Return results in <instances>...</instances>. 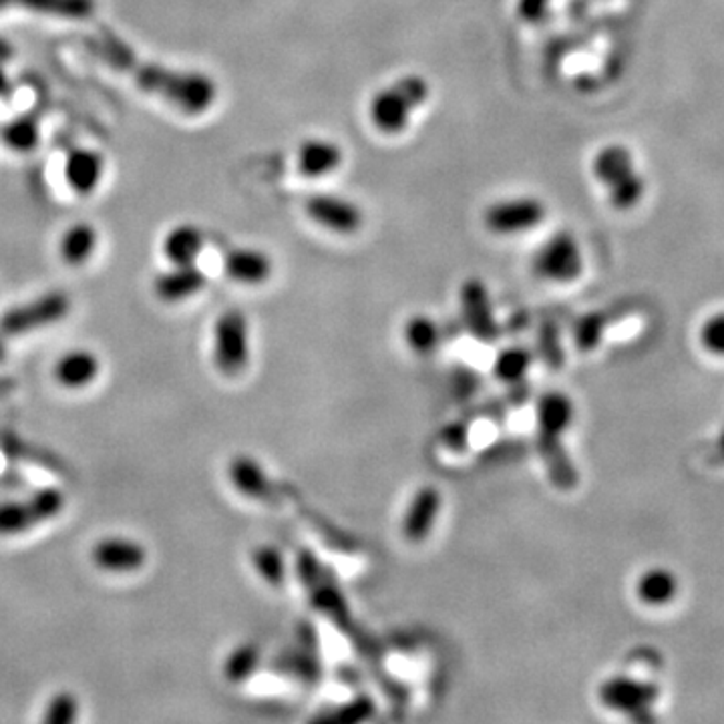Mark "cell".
<instances>
[{"label": "cell", "instance_id": "cell-12", "mask_svg": "<svg viewBox=\"0 0 724 724\" xmlns=\"http://www.w3.org/2000/svg\"><path fill=\"white\" fill-rule=\"evenodd\" d=\"M305 207L308 217L317 222L320 228L331 229L341 236H353L365 224L363 210L351 200H344L339 195L318 193L308 198Z\"/></svg>", "mask_w": 724, "mask_h": 724}, {"label": "cell", "instance_id": "cell-4", "mask_svg": "<svg viewBox=\"0 0 724 724\" xmlns=\"http://www.w3.org/2000/svg\"><path fill=\"white\" fill-rule=\"evenodd\" d=\"M67 496L57 487L38 489L25 501L0 503V537L23 535L45 521H51L63 511Z\"/></svg>", "mask_w": 724, "mask_h": 724}, {"label": "cell", "instance_id": "cell-1", "mask_svg": "<svg viewBox=\"0 0 724 724\" xmlns=\"http://www.w3.org/2000/svg\"><path fill=\"white\" fill-rule=\"evenodd\" d=\"M87 49L117 73L128 75L141 91L159 97L186 115L205 114L216 103L217 87L212 76L143 59L111 31L90 38Z\"/></svg>", "mask_w": 724, "mask_h": 724}, {"label": "cell", "instance_id": "cell-31", "mask_svg": "<svg viewBox=\"0 0 724 724\" xmlns=\"http://www.w3.org/2000/svg\"><path fill=\"white\" fill-rule=\"evenodd\" d=\"M377 711L375 700L369 695H358L355 699L346 700L343 704L334 707L331 712H324L317 719V723L324 724H358L369 721Z\"/></svg>", "mask_w": 724, "mask_h": 724}, {"label": "cell", "instance_id": "cell-13", "mask_svg": "<svg viewBox=\"0 0 724 724\" xmlns=\"http://www.w3.org/2000/svg\"><path fill=\"white\" fill-rule=\"evenodd\" d=\"M102 360L93 351L73 348L59 356L52 365V379L64 391H83L99 379Z\"/></svg>", "mask_w": 724, "mask_h": 724}, {"label": "cell", "instance_id": "cell-25", "mask_svg": "<svg viewBox=\"0 0 724 724\" xmlns=\"http://www.w3.org/2000/svg\"><path fill=\"white\" fill-rule=\"evenodd\" d=\"M97 229L90 224H75L64 232L59 241V256L67 266L87 264L97 250Z\"/></svg>", "mask_w": 724, "mask_h": 724}, {"label": "cell", "instance_id": "cell-21", "mask_svg": "<svg viewBox=\"0 0 724 724\" xmlns=\"http://www.w3.org/2000/svg\"><path fill=\"white\" fill-rule=\"evenodd\" d=\"M21 9L61 21H87L93 16L95 0H0V11Z\"/></svg>", "mask_w": 724, "mask_h": 724}, {"label": "cell", "instance_id": "cell-26", "mask_svg": "<svg viewBox=\"0 0 724 724\" xmlns=\"http://www.w3.org/2000/svg\"><path fill=\"white\" fill-rule=\"evenodd\" d=\"M403 339L411 353L432 356L443 343V332L437 320L427 314H413L403 327Z\"/></svg>", "mask_w": 724, "mask_h": 724}, {"label": "cell", "instance_id": "cell-33", "mask_svg": "<svg viewBox=\"0 0 724 724\" xmlns=\"http://www.w3.org/2000/svg\"><path fill=\"white\" fill-rule=\"evenodd\" d=\"M644 193H646V179L642 178L638 171H632L630 176H626L608 188V200L616 210L626 212L640 204Z\"/></svg>", "mask_w": 724, "mask_h": 724}, {"label": "cell", "instance_id": "cell-5", "mask_svg": "<svg viewBox=\"0 0 724 724\" xmlns=\"http://www.w3.org/2000/svg\"><path fill=\"white\" fill-rule=\"evenodd\" d=\"M71 312V298L64 293H47L31 302L14 306L0 318L2 336H23L59 324Z\"/></svg>", "mask_w": 724, "mask_h": 724}, {"label": "cell", "instance_id": "cell-28", "mask_svg": "<svg viewBox=\"0 0 724 724\" xmlns=\"http://www.w3.org/2000/svg\"><path fill=\"white\" fill-rule=\"evenodd\" d=\"M262 650L254 642H241L236 649L229 650L228 656L222 664V676L229 685L240 687L246 685L260 668Z\"/></svg>", "mask_w": 724, "mask_h": 724}, {"label": "cell", "instance_id": "cell-38", "mask_svg": "<svg viewBox=\"0 0 724 724\" xmlns=\"http://www.w3.org/2000/svg\"><path fill=\"white\" fill-rule=\"evenodd\" d=\"M14 49L13 45L7 40V38L0 35V64L7 63L13 59Z\"/></svg>", "mask_w": 724, "mask_h": 724}, {"label": "cell", "instance_id": "cell-11", "mask_svg": "<svg viewBox=\"0 0 724 724\" xmlns=\"http://www.w3.org/2000/svg\"><path fill=\"white\" fill-rule=\"evenodd\" d=\"M90 558L102 572L135 573L147 563V547L133 537L107 535L91 546Z\"/></svg>", "mask_w": 724, "mask_h": 724}, {"label": "cell", "instance_id": "cell-40", "mask_svg": "<svg viewBox=\"0 0 724 724\" xmlns=\"http://www.w3.org/2000/svg\"><path fill=\"white\" fill-rule=\"evenodd\" d=\"M7 360V344H4V339L0 334V365Z\"/></svg>", "mask_w": 724, "mask_h": 724}, {"label": "cell", "instance_id": "cell-35", "mask_svg": "<svg viewBox=\"0 0 724 724\" xmlns=\"http://www.w3.org/2000/svg\"><path fill=\"white\" fill-rule=\"evenodd\" d=\"M699 341L712 356H724V312H716L700 327Z\"/></svg>", "mask_w": 724, "mask_h": 724}, {"label": "cell", "instance_id": "cell-9", "mask_svg": "<svg viewBox=\"0 0 724 724\" xmlns=\"http://www.w3.org/2000/svg\"><path fill=\"white\" fill-rule=\"evenodd\" d=\"M547 216L539 198H511L489 205L483 214L485 228L499 236H513L537 228Z\"/></svg>", "mask_w": 724, "mask_h": 724}, {"label": "cell", "instance_id": "cell-29", "mask_svg": "<svg viewBox=\"0 0 724 724\" xmlns=\"http://www.w3.org/2000/svg\"><path fill=\"white\" fill-rule=\"evenodd\" d=\"M608 324H610V320H608V317L604 312H596V310L594 312H585V314H582V317L573 322V346L580 353H584V355L594 353L604 343Z\"/></svg>", "mask_w": 724, "mask_h": 724}, {"label": "cell", "instance_id": "cell-23", "mask_svg": "<svg viewBox=\"0 0 724 724\" xmlns=\"http://www.w3.org/2000/svg\"><path fill=\"white\" fill-rule=\"evenodd\" d=\"M250 563L254 568L256 575L272 590H282L288 575H290V568L284 551L274 544H260L252 549L250 554Z\"/></svg>", "mask_w": 724, "mask_h": 724}, {"label": "cell", "instance_id": "cell-17", "mask_svg": "<svg viewBox=\"0 0 724 724\" xmlns=\"http://www.w3.org/2000/svg\"><path fill=\"white\" fill-rule=\"evenodd\" d=\"M680 592L678 575L666 566H652L636 578L634 594L646 608H664L673 604Z\"/></svg>", "mask_w": 724, "mask_h": 724}, {"label": "cell", "instance_id": "cell-19", "mask_svg": "<svg viewBox=\"0 0 724 724\" xmlns=\"http://www.w3.org/2000/svg\"><path fill=\"white\" fill-rule=\"evenodd\" d=\"M344 153L341 145H336L334 141L320 140H306L300 143L298 147V171L305 178H324L332 171H336L339 167L343 166Z\"/></svg>", "mask_w": 724, "mask_h": 724}, {"label": "cell", "instance_id": "cell-39", "mask_svg": "<svg viewBox=\"0 0 724 724\" xmlns=\"http://www.w3.org/2000/svg\"><path fill=\"white\" fill-rule=\"evenodd\" d=\"M11 91V79L7 75L4 67L0 64V97H4Z\"/></svg>", "mask_w": 724, "mask_h": 724}, {"label": "cell", "instance_id": "cell-10", "mask_svg": "<svg viewBox=\"0 0 724 724\" xmlns=\"http://www.w3.org/2000/svg\"><path fill=\"white\" fill-rule=\"evenodd\" d=\"M443 511V494L435 485H420L413 494L401 520V535L411 546H420L431 537Z\"/></svg>", "mask_w": 724, "mask_h": 724}, {"label": "cell", "instance_id": "cell-32", "mask_svg": "<svg viewBox=\"0 0 724 724\" xmlns=\"http://www.w3.org/2000/svg\"><path fill=\"white\" fill-rule=\"evenodd\" d=\"M535 353L537 358L546 365L547 369L558 372L563 369L566 365V348L561 343V334L559 329L551 322L546 320L539 331H537V343H535Z\"/></svg>", "mask_w": 724, "mask_h": 724}, {"label": "cell", "instance_id": "cell-18", "mask_svg": "<svg viewBox=\"0 0 724 724\" xmlns=\"http://www.w3.org/2000/svg\"><path fill=\"white\" fill-rule=\"evenodd\" d=\"M224 272L229 280L244 286H260L272 276L270 256L254 248H234L224 258Z\"/></svg>", "mask_w": 724, "mask_h": 724}, {"label": "cell", "instance_id": "cell-20", "mask_svg": "<svg viewBox=\"0 0 724 724\" xmlns=\"http://www.w3.org/2000/svg\"><path fill=\"white\" fill-rule=\"evenodd\" d=\"M103 169L105 162L102 153L85 147L73 150L64 159V179L76 195H90L97 190L102 183Z\"/></svg>", "mask_w": 724, "mask_h": 724}, {"label": "cell", "instance_id": "cell-24", "mask_svg": "<svg viewBox=\"0 0 724 724\" xmlns=\"http://www.w3.org/2000/svg\"><path fill=\"white\" fill-rule=\"evenodd\" d=\"M202 248H204V234L190 224L176 226L164 240V254L174 266L195 264Z\"/></svg>", "mask_w": 724, "mask_h": 724}, {"label": "cell", "instance_id": "cell-6", "mask_svg": "<svg viewBox=\"0 0 724 724\" xmlns=\"http://www.w3.org/2000/svg\"><path fill=\"white\" fill-rule=\"evenodd\" d=\"M658 699H661V688L654 683L626 674L608 676L597 687L600 704L624 716H644L646 712L652 711Z\"/></svg>", "mask_w": 724, "mask_h": 724}, {"label": "cell", "instance_id": "cell-16", "mask_svg": "<svg viewBox=\"0 0 724 724\" xmlns=\"http://www.w3.org/2000/svg\"><path fill=\"white\" fill-rule=\"evenodd\" d=\"M205 284H207V278H205L204 270H200L195 264L174 266L155 278L153 293L162 302L176 305V302H183L191 296L202 293Z\"/></svg>", "mask_w": 724, "mask_h": 724}, {"label": "cell", "instance_id": "cell-8", "mask_svg": "<svg viewBox=\"0 0 724 724\" xmlns=\"http://www.w3.org/2000/svg\"><path fill=\"white\" fill-rule=\"evenodd\" d=\"M459 312L465 331L482 344H494L499 339L494 300L482 278L463 280L459 288Z\"/></svg>", "mask_w": 724, "mask_h": 724}, {"label": "cell", "instance_id": "cell-7", "mask_svg": "<svg viewBox=\"0 0 724 724\" xmlns=\"http://www.w3.org/2000/svg\"><path fill=\"white\" fill-rule=\"evenodd\" d=\"M534 272L554 284H570L584 272V254L572 232L561 229L537 250Z\"/></svg>", "mask_w": 724, "mask_h": 724}, {"label": "cell", "instance_id": "cell-27", "mask_svg": "<svg viewBox=\"0 0 724 724\" xmlns=\"http://www.w3.org/2000/svg\"><path fill=\"white\" fill-rule=\"evenodd\" d=\"M592 169L597 181L610 188L616 181L636 171L634 155L624 145H608L596 153Z\"/></svg>", "mask_w": 724, "mask_h": 724}, {"label": "cell", "instance_id": "cell-30", "mask_svg": "<svg viewBox=\"0 0 724 724\" xmlns=\"http://www.w3.org/2000/svg\"><path fill=\"white\" fill-rule=\"evenodd\" d=\"M0 138H2V143L13 152H33L38 145V140H40L37 117H33V115L16 117L2 128Z\"/></svg>", "mask_w": 724, "mask_h": 724}, {"label": "cell", "instance_id": "cell-14", "mask_svg": "<svg viewBox=\"0 0 724 724\" xmlns=\"http://www.w3.org/2000/svg\"><path fill=\"white\" fill-rule=\"evenodd\" d=\"M575 419L573 399L563 391H546L535 401V435L566 437Z\"/></svg>", "mask_w": 724, "mask_h": 724}, {"label": "cell", "instance_id": "cell-2", "mask_svg": "<svg viewBox=\"0 0 724 724\" xmlns=\"http://www.w3.org/2000/svg\"><path fill=\"white\" fill-rule=\"evenodd\" d=\"M431 87L420 75H405L379 91L370 102V121L384 135H399L407 129L413 111L429 99Z\"/></svg>", "mask_w": 724, "mask_h": 724}, {"label": "cell", "instance_id": "cell-37", "mask_svg": "<svg viewBox=\"0 0 724 724\" xmlns=\"http://www.w3.org/2000/svg\"><path fill=\"white\" fill-rule=\"evenodd\" d=\"M551 0H518V14L525 23H537L546 16Z\"/></svg>", "mask_w": 724, "mask_h": 724}, {"label": "cell", "instance_id": "cell-36", "mask_svg": "<svg viewBox=\"0 0 724 724\" xmlns=\"http://www.w3.org/2000/svg\"><path fill=\"white\" fill-rule=\"evenodd\" d=\"M439 441L451 455H461L470 447V425L465 420H453L439 432Z\"/></svg>", "mask_w": 724, "mask_h": 724}, {"label": "cell", "instance_id": "cell-15", "mask_svg": "<svg viewBox=\"0 0 724 724\" xmlns=\"http://www.w3.org/2000/svg\"><path fill=\"white\" fill-rule=\"evenodd\" d=\"M229 485L250 501H270L274 485L264 465L252 455H236L228 463Z\"/></svg>", "mask_w": 724, "mask_h": 724}, {"label": "cell", "instance_id": "cell-3", "mask_svg": "<svg viewBox=\"0 0 724 724\" xmlns=\"http://www.w3.org/2000/svg\"><path fill=\"white\" fill-rule=\"evenodd\" d=\"M250 324L248 318L236 308H229L217 317L214 324L212 360L217 372L226 379H236L250 365Z\"/></svg>", "mask_w": 724, "mask_h": 724}, {"label": "cell", "instance_id": "cell-34", "mask_svg": "<svg viewBox=\"0 0 724 724\" xmlns=\"http://www.w3.org/2000/svg\"><path fill=\"white\" fill-rule=\"evenodd\" d=\"M79 699L69 690H61L47 700L40 721L45 724H73L79 719Z\"/></svg>", "mask_w": 724, "mask_h": 724}, {"label": "cell", "instance_id": "cell-22", "mask_svg": "<svg viewBox=\"0 0 724 724\" xmlns=\"http://www.w3.org/2000/svg\"><path fill=\"white\" fill-rule=\"evenodd\" d=\"M535 355L520 344H513L508 348H501L499 355L494 360L491 372L496 377V381L506 384V387H520L521 382L527 379L532 365H534Z\"/></svg>", "mask_w": 724, "mask_h": 724}]
</instances>
